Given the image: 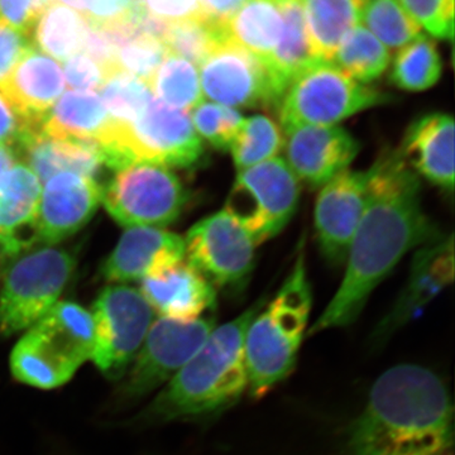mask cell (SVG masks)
<instances>
[{
    "label": "cell",
    "instance_id": "2",
    "mask_svg": "<svg viewBox=\"0 0 455 455\" xmlns=\"http://www.w3.org/2000/svg\"><path fill=\"white\" fill-rule=\"evenodd\" d=\"M454 407L438 374L398 364L373 383L350 427L348 455H454Z\"/></svg>",
    "mask_w": 455,
    "mask_h": 455
},
{
    "label": "cell",
    "instance_id": "28",
    "mask_svg": "<svg viewBox=\"0 0 455 455\" xmlns=\"http://www.w3.org/2000/svg\"><path fill=\"white\" fill-rule=\"evenodd\" d=\"M88 25L79 12L55 0L44 9L33 27L31 41L56 61H66L83 52Z\"/></svg>",
    "mask_w": 455,
    "mask_h": 455
},
{
    "label": "cell",
    "instance_id": "19",
    "mask_svg": "<svg viewBox=\"0 0 455 455\" xmlns=\"http://www.w3.org/2000/svg\"><path fill=\"white\" fill-rule=\"evenodd\" d=\"M184 238L163 228H130L101 267L112 283L155 277L182 262Z\"/></svg>",
    "mask_w": 455,
    "mask_h": 455
},
{
    "label": "cell",
    "instance_id": "41",
    "mask_svg": "<svg viewBox=\"0 0 455 455\" xmlns=\"http://www.w3.org/2000/svg\"><path fill=\"white\" fill-rule=\"evenodd\" d=\"M62 71H64L65 85L77 92L100 89L108 76L103 66L83 52L66 60Z\"/></svg>",
    "mask_w": 455,
    "mask_h": 455
},
{
    "label": "cell",
    "instance_id": "25",
    "mask_svg": "<svg viewBox=\"0 0 455 455\" xmlns=\"http://www.w3.org/2000/svg\"><path fill=\"white\" fill-rule=\"evenodd\" d=\"M109 121L98 94L70 90L57 99L44 116L41 134L51 139L97 143Z\"/></svg>",
    "mask_w": 455,
    "mask_h": 455
},
{
    "label": "cell",
    "instance_id": "35",
    "mask_svg": "<svg viewBox=\"0 0 455 455\" xmlns=\"http://www.w3.org/2000/svg\"><path fill=\"white\" fill-rule=\"evenodd\" d=\"M100 90L110 121L124 124L139 119L154 98L148 84L123 71L110 74Z\"/></svg>",
    "mask_w": 455,
    "mask_h": 455
},
{
    "label": "cell",
    "instance_id": "20",
    "mask_svg": "<svg viewBox=\"0 0 455 455\" xmlns=\"http://www.w3.org/2000/svg\"><path fill=\"white\" fill-rule=\"evenodd\" d=\"M454 280L453 235L419 248L409 280L388 315L379 323L377 337L385 339L414 319L442 290Z\"/></svg>",
    "mask_w": 455,
    "mask_h": 455
},
{
    "label": "cell",
    "instance_id": "42",
    "mask_svg": "<svg viewBox=\"0 0 455 455\" xmlns=\"http://www.w3.org/2000/svg\"><path fill=\"white\" fill-rule=\"evenodd\" d=\"M55 0H0V25L31 37L33 27L44 9Z\"/></svg>",
    "mask_w": 455,
    "mask_h": 455
},
{
    "label": "cell",
    "instance_id": "40",
    "mask_svg": "<svg viewBox=\"0 0 455 455\" xmlns=\"http://www.w3.org/2000/svg\"><path fill=\"white\" fill-rule=\"evenodd\" d=\"M419 26L433 37L453 41L454 0H398Z\"/></svg>",
    "mask_w": 455,
    "mask_h": 455
},
{
    "label": "cell",
    "instance_id": "5",
    "mask_svg": "<svg viewBox=\"0 0 455 455\" xmlns=\"http://www.w3.org/2000/svg\"><path fill=\"white\" fill-rule=\"evenodd\" d=\"M92 314L76 302L57 301L12 350V373L32 387H60L92 359Z\"/></svg>",
    "mask_w": 455,
    "mask_h": 455
},
{
    "label": "cell",
    "instance_id": "36",
    "mask_svg": "<svg viewBox=\"0 0 455 455\" xmlns=\"http://www.w3.org/2000/svg\"><path fill=\"white\" fill-rule=\"evenodd\" d=\"M223 41H226L224 33L203 18L170 23L163 40L169 53L188 60L196 66L202 64Z\"/></svg>",
    "mask_w": 455,
    "mask_h": 455
},
{
    "label": "cell",
    "instance_id": "7",
    "mask_svg": "<svg viewBox=\"0 0 455 455\" xmlns=\"http://www.w3.org/2000/svg\"><path fill=\"white\" fill-rule=\"evenodd\" d=\"M392 100L391 95L355 82L331 62L315 60L292 77L277 110L286 131L302 125H337Z\"/></svg>",
    "mask_w": 455,
    "mask_h": 455
},
{
    "label": "cell",
    "instance_id": "16",
    "mask_svg": "<svg viewBox=\"0 0 455 455\" xmlns=\"http://www.w3.org/2000/svg\"><path fill=\"white\" fill-rule=\"evenodd\" d=\"M283 148L299 181L322 188L349 169L361 145L339 125H302L284 131Z\"/></svg>",
    "mask_w": 455,
    "mask_h": 455
},
{
    "label": "cell",
    "instance_id": "48",
    "mask_svg": "<svg viewBox=\"0 0 455 455\" xmlns=\"http://www.w3.org/2000/svg\"><path fill=\"white\" fill-rule=\"evenodd\" d=\"M276 2L280 3V4H283V3L298 2V0H276Z\"/></svg>",
    "mask_w": 455,
    "mask_h": 455
},
{
    "label": "cell",
    "instance_id": "49",
    "mask_svg": "<svg viewBox=\"0 0 455 455\" xmlns=\"http://www.w3.org/2000/svg\"><path fill=\"white\" fill-rule=\"evenodd\" d=\"M0 256H2V254H0Z\"/></svg>",
    "mask_w": 455,
    "mask_h": 455
},
{
    "label": "cell",
    "instance_id": "22",
    "mask_svg": "<svg viewBox=\"0 0 455 455\" xmlns=\"http://www.w3.org/2000/svg\"><path fill=\"white\" fill-rule=\"evenodd\" d=\"M140 293L155 313L179 322L200 319L217 305L214 286L188 262L143 278Z\"/></svg>",
    "mask_w": 455,
    "mask_h": 455
},
{
    "label": "cell",
    "instance_id": "18",
    "mask_svg": "<svg viewBox=\"0 0 455 455\" xmlns=\"http://www.w3.org/2000/svg\"><path fill=\"white\" fill-rule=\"evenodd\" d=\"M64 89L61 66L35 47L0 82V94L16 114L20 130L41 125Z\"/></svg>",
    "mask_w": 455,
    "mask_h": 455
},
{
    "label": "cell",
    "instance_id": "9",
    "mask_svg": "<svg viewBox=\"0 0 455 455\" xmlns=\"http://www.w3.org/2000/svg\"><path fill=\"white\" fill-rule=\"evenodd\" d=\"M299 200L300 181L283 158L275 157L239 171L224 211L257 245L283 232Z\"/></svg>",
    "mask_w": 455,
    "mask_h": 455
},
{
    "label": "cell",
    "instance_id": "39",
    "mask_svg": "<svg viewBox=\"0 0 455 455\" xmlns=\"http://www.w3.org/2000/svg\"><path fill=\"white\" fill-rule=\"evenodd\" d=\"M167 55L169 51L160 38L139 32L118 47L116 65L119 71L148 84Z\"/></svg>",
    "mask_w": 455,
    "mask_h": 455
},
{
    "label": "cell",
    "instance_id": "24",
    "mask_svg": "<svg viewBox=\"0 0 455 455\" xmlns=\"http://www.w3.org/2000/svg\"><path fill=\"white\" fill-rule=\"evenodd\" d=\"M16 149L25 154L29 169L41 182L64 172L94 178L104 164L97 143L51 139L41 132L18 140Z\"/></svg>",
    "mask_w": 455,
    "mask_h": 455
},
{
    "label": "cell",
    "instance_id": "15",
    "mask_svg": "<svg viewBox=\"0 0 455 455\" xmlns=\"http://www.w3.org/2000/svg\"><path fill=\"white\" fill-rule=\"evenodd\" d=\"M372 169L346 170L322 187L315 205L317 244L326 259L340 265L363 217Z\"/></svg>",
    "mask_w": 455,
    "mask_h": 455
},
{
    "label": "cell",
    "instance_id": "12",
    "mask_svg": "<svg viewBox=\"0 0 455 455\" xmlns=\"http://www.w3.org/2000/svg\"><path fill=\"white\" fill-rule=\"evenodd\" d=\"M215 326L212 317H200L194 322L167 317L156 320L133 359L123 394L128 397L145 396L170 382L196 355Z\"/></svg>",
    "mask_w": 455,
    "mask_h": 455
},
{
    "label": "cell",
    "instance_id": "14",
    "mask_svg": "<svg viewBox=\"0 0 455 455\" xmlns=\"http://www.w3.org/2000/svg\"><path fill=\"white\" fill-rule=\"evenodd\" d=\"M203 97L229 108H277L281 97L262 61L223 41L199 65Z\"/></svg>",
    "mask_w": 455,
    "mask_h": 455
},
{
    "label": "cell",
    "instance_id": "8",
    "mask_svg": "<svg viewBox=\"0 0 455 455\" xmlns=\"http://www.w3.org/2000/svg\"><path fill=\"white\" fill-rule=\"evenodd\" d=\"M76 259L47 245L12 259L0 289V337L27 331L59 301L73 276Z\"/></svg>",
    "mask_w": 455,
    "mask_h": 455
},
{
    "label": "cell",
    "instance_id": "4",
    "mask_svg": "<svg viewBox=\"0 0 455 455\" xmlns=\"http://www.w3.org/2000/svg\"><path fill=\"white\" fill-rule=\"evenodd\" d=\"M311 305L313 293L300 253L274 300L265 302L245 333L248 394L253 398L265 397L295 370Z\"/></svg>",
    "mask_w": 455,
    "mask_h": 455
},
{
    "label": "cell",
    "instance_id": "47",
    "mask_svg": "<svg viewBox=\"0 0 455 455\" xmlns=\"http://www.w3.org/2000/svg\"><path fill=\"white\" fill-rule=\"evenodd\" d=\"M17 149L8 143H0V178L16 164Z\"/></svg>",
    "mask_w": 455,
    "mask_h": 455
},
{
    "label": "cell",
    "instance_id": "11",
    "mask_svg": "<svg viewBox=\"0 0 455 455\" xmlns=\"http://www.w3.org/2000/svg\"><path fill=\"white\" fill-rule=\"evenodd\" d=\"M155 311L142 293L127 284L108 286L92 307L94 348L92 361L107 376L118 377L145 340Z\"/></svg>",
    "mask_w": 455,
    "mask_h": 455
},
{
    "label": "cell",
    "instance_id": "44",
    "mask_svg": "<svg viewBox=\"0 0 455 455\" xmlns=\"http://www.w3.org/2000/svg\"><path fill=\"white\" fill-rule=\"evenodd\" d=\"M32 47L31 37L25 33L0 25V82Z\"/></svg>",
    "mask_w": 455,
    "mask_h": 455
},
{
    "label": "cell",
    "instance_id": "29",
    "mask_svg": "<svg viewBox=\"0 0 455 455\" xmlns=\"http://www.w3.org/2000/svg\"><path fill=\"white\" fill-rule=\"evenodd\" d=\"M281 11H283V31H281L276 49L266 64V68L274 80L278 94L283 98L284 90L292 77L316 59H314L311 53L309 40H307L301 0L283 3Z\"/></svg>",
    "mask_w": 455,
    "mask_h": 455
},
{
    "label": "cell",
    "instance_id": "45",
    "mask_svg": "<svg viewBox=\"0 0 455 455\" xmlns=\"http://www.w3.org/2000/svg\"><path fill=\"white\" fill-rule=\"evenodd\" d=\"M247 0H200L202 18L224 33L230 20Z\"/></svg>",
    "mask_w": 455,
    "mask_h": 455
},
{
    "label": "cell",
    "instance_id": "23",
    "mask_svg": "<svg viewBox=\"0 0 455 455\" xmlns=\"http://www.w3.org/2000/svg\"><path fill=\"white\" fill-rule=\"evenodd\" d=\"M41 181L25 164H14L0 178V254L8 259L37 242L35 223Z\"/></svg>",
    "mask_w": 455,
    "mask_h": 455
},
{
    "label": "cell",
    "instance_id": "6",
    "mask_svg": "<svg viewBox=\"0 0 455 455\" xmlns=\"http://www.w3.org/2000/svg\"><path fill=\"white\" fill-rule=\"evenodd\" d=\"M97 145L104 164L116 171L140 163L194 169L205 156L188 112L155 97L136 121L127 124L109 121Z\"/></svg>",
    "mask_w": 455,
    "mask_h": 455
},
{
    "label": "cell",
    "instance_id": "37",
    "mask_svg": "<svg viewBox=\"0 0 455 455\" xmlns=\"http://www.w3.org/2000/svg\"><path fill=\"white\" fill-rule=\"evenodd\" d=\"M79 12L89 28L99 31L139 29L146 16L142 0H60Z\"/></svg>",
    "mask_w": 455,
    "mask_h": 455
},
{
    "label": "cell",
    "instance_id": "31",
    "mask_svg": "<svg viewBox=\"0 0 455 455\" xmlns=\"http://www.w3.org/2000/svg\"><path fill=\"white\" fill-rule=\"evenodd\" d=\"M442 73L443 62L438 47L420 33L398 50L392 62L390 79L398 89L424 92L439 82Z\"/></svg>",
    "mask_w": 455,
    "mask_h": 455
},
{
    "label": "cell",
    "instance_id": "34",
    "mask_svg": "<svg viewBox=\"0 0 455 455\" xmlns=\"http://www.w3.org/2000/svg\"><path fill=\"white\" fill-rule=\"evenodd\" d=\"M361 20L388 50H400L421 31L398 0H364Z\"/></svg>",
    "mask_w": 455,
    "mask_h": 455
},
{
    "label": "cell",
    "instance_id": "21",
    "mask_svg": "<svg viewBox=\"0 0 455 455\" xmlns=\"http://www.w3.org/2000/svg\"><path fill=\"white\" fill-rule=\"evenodd\" d=\"M454 133L451 114H423L409 125L398 149L419 178L449 194L454 190Z\"/></svg>",
    "mask_w": 455,
    "mask_h": 455
},
{
    "label": "cell",
    "instance_id": "27",
    "mask_svg": "<svg viewBox=\"0 0 455 455\" xmlns=\"http://www.w3.org/2000/svg\"><path fill=\"white\" fill-rule=\"evenodd\" d=\"M283 31V11L276 0H247L224 27L226 40L267 64Z\"/></svg>",
    "mask_w": 455,
    "mask_h": 455
},
{
    "label": "cell",
    "instance_id": "46",
    "mask_svg": "<svg viewBox=\"0 0 455 455\" xmlns=\"http://www.w3.org/2000/svg\"><path fill=\"white\" fill-rule=\"evenodd\" d=\"M18 132L20 121L8 101L0 94V143H8L14 147Z\"/></svg>",
    "mask_w": 455,
    "mask_h": 455
},
{
    "label": "cell",
    "instance_id": "10",
    "mask_svg": "<svg viewBox=\"0 0 455 455\" xmlns=\"http://www.w3.org/2000/svg\"><path fill=\"white\" fill-rule=\"evenodd\" d=\"M188 200L178 175L155 164H132L101 188V202L123 227L164 228L178 220Z\"/></svg>",
    "mask_w": 455,
    "mask_h": 455
},
{
    "label": "cell",
    "instance_id": "26",
    "mask_svg": "<svg viewBox=\"0 0 455 455\" xmlns=\"http://www.w3.org/2000/svg\"><path fill=\"white\" fill-rule=\"evenodd\" d=\"M364 0H301L314 59L331 62L341 42L361 20Z\"/></svg>",
    "mask_w": 455,
    "mask_h": 455
},
{
    "label": "cell",
    "instance_id": "38",
    "mask_svg": "<svg viewBox=\"0 0 455 455\" xmlns=\"http://www.w3.org/2000/svg\"><path fill=\"white\" fill-rule=\"evenodd\" d=\"M190 118L197 136L220 151H229L244 121L235 108L204 100L194 108Z\"/></svg>",
    "mask_w": 455,
    "mask_h": 455
},
{
    "label": "cell",
    "instance_id": "32",
    "mask_svg": "<svg viewBox=\"0 0 455 455\" xmlns=\"http://www.w3.org/2000/svg\"><path fill=\"white\" fill-rule=\"evenodd\" d=\"M148 85L158 100L184 112L193 110L203 101L196 66L172 53L164 57Z\"/></svg>",
    "mask_w": 455,
    "mask_h": 455
},
{
    "label": "cell",
    "instance_id": "1",
    "mask_svg": "<svg viewBox=\"0 0 455 455\" xmlns=\"http://www.w3.org/2000/svg\"><path fill=\"white\" fill-rule=\"evenodd\" d=\"M371 169L367 205L347 254L346 274L309 334L353 324L406 253L442 238L425 214L420 178L398 149L382 152Z\"/></svg>",
    "mask_w": 455,
    "mask_h": 455
},
{
    "label": "cell",
    "instance_id": "17",
    "mask_svg": "<svg viewBox=\"0 0 455 455\" xmlns=\"http://www.w3.org/2000/svg\"><path fill=\"white\" fill-rule=\"evenodd\" d=\"M100 202L94 178L64 172L47 180L36 214V239L47 244L64 241L86 226Z\"/></svg>",
    "mask_w": 455,
    "mask_h": 455
},
{
    "label": "cell",
    "instance_id": "3",
    "mask_svg": "<svg viewBox=\"0 0 455 455\" xmlns=\"http://www.w3.org/2000/svg\"><path fill=\"white\" fill-rule=\"evenodd\" d=\"M265 299L226 324L215 326L190 361L156 397L149 415L158 420L215 414L248 392L244 338Z\"/></svg>",
    "mask_w": 455,
    "mask_h": 455
},
{
    "label": "cell",
    "instance_id": "13",
    "mask_svg": "<svg viewBox=\"0 0 455 455\" xmlns=\"http://www.w3.org/2000/svg\"><path fill=\"white\" fill-rule=\"evenodd\" d=\"M184 242L188 265L212 286L241 290L250 280L256 244L226 211L197 221Z\"/></svg>",
    "mask_w": 455,
    "mask_h": 455
},
{
    "label": "cell",
    "instance_id": "30",
    "mask_svg": "<svg viewBox=\"0 0 455 455\" xmlns=\"http://www.w3.org/2000/svg\"><path fill=\"white\" fill-rule=\"evenodd\" d=\"M390 50L359 23L346 36L331 64L361 84L372 83L390 65Z\"/></svg>",
    "mask_w": 455,
    "mask_h": 455
},
{
    "label": "cell",
    "instance_id": "43",
    "mask_svg": "<svg viewBox=\"0 0 455 455\" xmlns=\"http://www.w3.org/2000/svg\"><path fill=\"white\" fill-rule=\"evenodd\" d=\"M142 5L147 16L167 25L202 18L200 0H142Z\"/></svg>",
    "mask_w": 455,
    "mask_h": 455
},
{
    "label": "cell",
    "instance_id": "33",
    "mask_svg": "<svg viewBox=\"0 0 455 455\" xmlns=\"http://www.w3.org/2000/svg\"><path fill=\"white\" fill-rule=\"evenodd\" d=\"M283 147L280 125L267 116L256 114L244 118L229 151L239 172L277 157Z\"/></svg>",
    "mask_w": 455,
    "mask_h": 455
}]
</instances>
